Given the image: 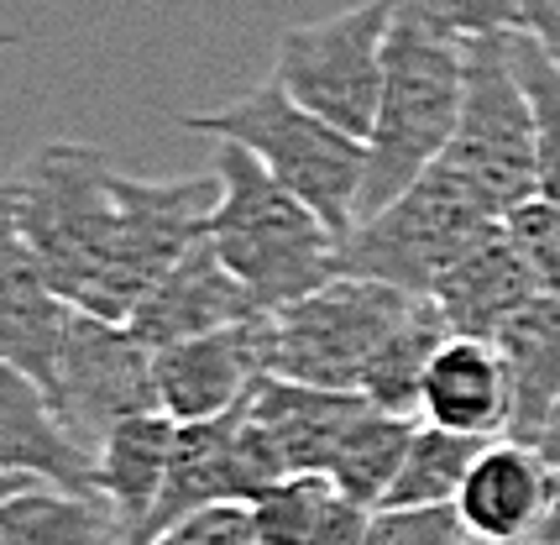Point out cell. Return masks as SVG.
Returning a JSON list of instances; mask_svg holds the SVG:
<instances>
[{
    "label": "cell",
    "mask_w": 560,
    "mask_h": 545,
    "mask_svg": "<svg viewBox=\"0 0 560 545\" xmlns=\"http://www.w3.org/2000/svg\"><path fill=\"white\" fill-rule=\"evenodd\" d=\"M126 174L79 142H43L5 184V221L26 236L58 294L100 315L126 247Z\"/></svg>",
    "instance_id": "cell-1"
},
{
    "label": "cell",
    "mask_w": 560,
    "mask_h": 545,
    "mask_svg": "<svg viewBox=\"0 0 560 545\" xmlns=\"http://www.w3.org/2000/svg\"><path fill=\"white\" fill-rule=\"evenodd\" d=\"M210 169L220 178L210 242L268 315L336 278L341 236L293 189H283L252 152L236 148V142H215Z\"/></svg>",
    "instance_id": "cell-2"
},
{
    "label": "cell",
    "mask_w": 560,
    "mask_h": 545,
    "mask_svg": "<svg viewBox=\"0 0 560 545\" xmlns=\"http://www.w3.org/2000/svg\"><path fill=\"white\" fill-rule=\"evenodd\" d=\"M184 126L210 137V142L246 148L341 242L357 231L366 189V142L346 137L341 126L319 121L315 111H304L272 74L262 84H252L246 95L215 105V111H189Z\"/></svg>",
    "instance_id": "cell-3"
},
{
    "label": "cell",
    "mask_w": 560,
    "mask_h": 545,
    "mask_svg": "<svg viewBox=\"0 0 560 545\" xmlns=\"http://www.w3.org/2000/svg\"><path fill=\"white\" fill-rule=\"evenodd\" d=\"M462 100L466 43L424 32L398 5V22H393L388 37L383 100H377V121H372V137H366L362 221L377 216L388 199H398L409 184H419L451 152V137L462 126Z\"/></svg>",
    "instance_id": "cell-4"
},
{
    "label": "cell",
    "mask_w": 560,
    "mask_h": 545,
    "mask_svg": "<svg viewBox=\"0 0 560 545\" xmlns=\"http://www.w3.org/2000/svg\"><path fill=\"white\" fill-rule=\"evenodd\" d=\"M488 225H498V216L445 163H435L419 184H409L404 195L388 199L377 216H366L346 236L336 272L393 283L404 294L430 299L440 272L451 268Z\"/></svg>",
    "instance_id": "cell-5"
},
{
    "label": "cell",
    "mask_w": 560,
    "mask_h": 545,
    "mask_svg": "<svg viewBox=\"0 0 560 545\" xmlns=\"http://www.w3.org/2000/svg\"><path fill=\"white\" fill-rule=\"evenodd\" d=\"M498 221H509L524 199L539 195L535 111L513 69L509 32L466 43V100L451 152L440 158Z\"/></svg>",
    "instance_id": "cell-6"
},
{
    "label": "cell",
    "mask_w": 560,
    "mask_h": 545,
    "mask_svg": "<svg viewBox=\"0 0 560 545\" xmlns=\"http://www.w3.org/2000/svg\"><path fill=\"white\" fill-rule=\"evenodd\" d=\"M424 294H404L393 283L346 278L336 272L325 289L293 299L268 315V362L278 378L319 383V389H351L362 394L372 357L383 351L398 325L409 321Z\"/></svg>",
    "instance_id": "cell-7"
},
{
    "label": "cell",
    "mask_w": 560,
    "mask_h": 545,
    "mask_svg": "<svg viewBox=\"0 0 560 545\" xmlns=\"http://www.w3.org/2000/svg\"><path fill=\"white\" fill-rule=\"evenodd\" d=\"M404 0H362L351 11L289 26L278 37L272 79L319 121L341 126L346 137L366 142L388 74V37Z\"/></svg>",
    "instance_id": "cell-8"
},
{
    "label": "cell",
    "mask_w": 560,
    "mask_h": 545,
    "mask_svg": "<svg viewBox=\"0 0 560 545\" xmlns=\"http://www.w3.org/2000/svg\"><path fill=\"white\" fill-rule=\"evenodd\" d=\"M43 394L90 451H100V441L121 420L163 409L152 347L126 321H105L90 310H73L63 351H58V372Z\"/></svg>",
    "instance_id": "cell-9"
},
{
    "label": "cell",
    "mask_w": 560,
    "mask_h": 545,
    "mask_svg": "<svg viewBox=\"0 0 560 545\" xmlns=\"http://www.w3.org/2000/svg\"><path fill=\"white\" fill-rule=\"evenodd\" d=\"M152 372H158V404L178 425L231 415L272 372L268 315L210 331V336H189V341H173V347H158L152 351Z\"/></svg>",
    "instance_id": "cell-10"
},
{
    "label": "cell",
    "mask_w": 560,
    "mask_h": 545,
    "mask_svg": "<svg viewBox=\"0 0 560 545\" xmlns=\"http://www.w3.org/2000/svg\"><path fill=\"white\" fill-rule=\"evenodd\" d=\"M257 315H268V310L257 304V294L236 272L225 268L215 242L205 236L199 247H189L152 283V294L137 304V315L126 325L158 351L173 347V341H189V336H210V331H225V325L257 321Z\"/></svg>",
    "instance_id": "cell-11"
},
{
    "label": "cell",
    "mask_w": 560,
    "mask_h": 545,
    "mask_svg": "<svg viewBox=\"0 0 560 545\" xmlns=\"http://www.w3.org/2000/svg\"><path fill=\"white\" fill-rule=\"evenodd\" d=\"M550 477L556 467L539 447L498 436L466 472L456 514L477 545H524L539 535V520L550 509Z\"/></svg>",
    "instance_id": "cell-12"
},
{
    "label": "cell",
    "mask_w": 560,
    "mask_h": 545,
    "mask_svg": "<svg viewBox=\"0 0 560 545\" xmlns=\"http://www.w3.org/2000/svg\"><path fill=\"white\" fill-rule=\"evenodd\" d=\"M435 310L456 336H477V341H498V331L539 299V283L518 242L509 236V221L488 225L471 247L440 272V283L430 289Z\"/></svg>",
    "instance_id": "cell-13"
},
{
    "label": "cell",
    "mask_w": 560,
    "mask_h": 545,
    "mask_svg": "<svg viewBox=\"0 0 560 545\" xmlns=\"http://www.w3.org/2000/svg\"><path fill=\"white\" fill-rule=\"evenodd\" d=\"M73 310L79 304H69L52 289L37 252L5 221V236H0V362L26 372L37 389H48Z\"/></svg>",
    "instance_id": "cell-14"
},
{
    "label": "cell",
    "mask_w": 560,
    "mask_h": 545,
    "mask_svg": "<svg viewBox=\"0 0 560 545\" xmlns=\"http://www.w3.org/2000/svg\"><path fill=\"white\" fill-rule=\"evenodd\" d=\"M0 472H26L52 488L100 498L95 451L73 436L52 398L26 372L0 362Z\"/></svg>",
    "instance_id": "cell-15"
},
{
    "label": "cell",
    "mask_w": 560,
    "mask_h": 545,
    "mask_svg": "<svg viewBox=\"0 0 560 545\" xmlns=\"http://www.w3.org/2000/svg\"><path fill=\"white\" fill-rule=\"evenodd\" d=\"M242 409L215 415V420L178 425L163 498H158V509H152L147 530L131 545L158 541L163 530L184 524L189 514H199V509H215V503H246V498H252L246 472H242V447H236V436H242Z\"/></svg>",
    "instance_id": "cell-16"
},
{
    "label": "cell",
    "mask_w": 560,
    "mask_h": 545,
    "mask_svg": "<svg viewBox=\"0 0 560 545\" xmlns=\"http://www.w3.org/2000/svg\"><path fill=\"white\" fill-rule=\"evenodd\" d=\"M419 420L462 430L477 441H498L513 425V378L498 341L477 336H451L440 347L435 368L424 378V404Z\"/></svg>",
    "instance_id": "cell-17"
},
{
    "label": "cell",
    "mask_w": 560,
    "mask_h": 545,
    "mask_svg": "<svg viewBox=\"0 0 560 545\" xmlns=\"http://www.w3.org/2000/svg\"><path fill=\"white\" fill-rule=\"evenodd\" d=\"M362 409H366V398L351 394V389L293 383V378H278V372H268L252 389V415L278 441L289 472H325L330 477V462H336L346 430L357 425Z\"/></svg>",
    "instance_id": "cell-18"
},
{
    "label": "cell",
    "mask_w": 560,
    "mask_h": 545,
    "mask_svg": "<svg viewBox=\"0 0 560 545\" xmlns=\"http://www.w3.org/2000/svg\"><path fill=\"white\" fill-rule=\"evenodd\" d=\"M173 441H178V420L152 409L137 420H121L95 451V472H100V498L110 503V514L121 524V545H131L147 530L163 483H168V462H173Z\"/></svg>",
    "instance_id": "cell-19"
},
{
    "label": "cell",
    "mask_w": 560,
    "mask_h": 545,
    "mask_svg": "<svg viewBox=\"0 0 560 545\" xmlns=\"http://www.w3.org/2000/svg\"><path fill=\"white\" fill-rule=\"evenodd\" d=\"M0 545H121L105 498L52 488L26 472H0Z\"/></svg>",
    "instance_id": "cell-20"
},
{
    "label": "cell",
    "mask_w": 560,
    "mask_h": 545,
    "mask_svg": "<svg viewBox=\"0 0 560 545\" xmlns=\"http://www.w3.org/2000/svg\"><path fill=\"white\" fill-rule=\"evenodd\" d=\"M498 351L509 362L513 378V441L539 447L545 425L556 415L560 398V299L539 294L535 304H524L503 331H498Z\"/></svg>",
    "instance_id": "cell-21"
},
{
    "label": "cell",
    "mask_w": 560,
    "mask_h": 545,
    "mask_svg": "<svg viewBox=\"0 0 560 545\" xmlns=\"http://www.w3.org/2000/svg\"><path fill=\"white\" fill-rule=\"evenodd\" d=\"M456 331L445 325V315L435 310V299H419L409 310V321L393 331L383 351L372 357V368L362 378V398L388 409V415H409L419 420V404H424V378L435 368L440 347L451 341Z\"/></svg>",
    "instance_id": "cell-22"
},
{
    "label": "cell",
    "mask_w": 560,
    "mask_h": 545,
    "mask_svg": "<svg viewBox=\"0 0 560 545\" xmlns=\"http://www.w3.org/2000/svg\"><path fill=\"white\" fill-rule=\"evenodd\" d=\"M415 430H419V420H409V415H388V409L366 404L362 415H357V425L346 430L336 462H330V483H336L351 503L383 509L393 494V483H398V472H404V456H409Z\"/></svg>",
    "instance_id": "cell-23"
},
{
    "label": "cell",
    "mask_w": 560,
    "mask_h": 545,
    "mask_svg": "<svg viewBox=\"0 0 560 545\" xmlns=\"http://www.w3.org/2000/svg\"><path fill=\"white\" fill-rule=\"evenodd\" d=\"M482 447H488V441H477V436H462V430L419 420L388 503H456L466 472L482 456Z\"/></svg>",
    "instance_id": "cell-24"
},
{
    "label": "cell",
    "mask_w": 560,
    "mask_h": 545,
    "mask_svg": "<svg viewBox=\"0 0 560 545\" xmlns=\"http://www.w3.org/2000/svg\"><path fill=\"white\" fill-rule=\"evenodd\" d=\"M341 488L325 472H289L272 488L252 498V530L262 545H310L319 535V524L330 520Z\"/></svg>",
    "instance_id": "cell-25"
},
{
    "label": "cell",
    "mask_w": 560,
    "mask_h": 545,
    "mask_svg": "<svg viewBox=\"0 0 560 545\" xmlns=\"http://www.w3.org/2000/svg\"><path fill=\"white\" fill-rule=\"evenodd\" d=\"M509 48H513L518 84H524V95H529V111H535L539 195L560 199V63L539 48L524 26H518V32H509Z\"/></svg>",
    "instance_id": "cell-26"
},
{
    "label": "cell",
    "mask_w": 560,
    "mask_h": 545,
    "mask_svg": "<svg viewBox=\"0 0 560 545\" xmlns=\"http://www.w3.org/2000/svg\"><path fill=\"white\" fill-rule=\"evenodd\" d=\"M529 0H404V16H415L424 32L471 43V37H503L524 26Z\"/></svg>",
    "instance_id": "cell-27"
},
{
    "label": "cell",
    "mask_w": 560,
    "mask_h": 545,
    "mask_svg": "<svg viewBox=\"0 0 560 545\" xmlns=\"http://www.w3.org/2000/svg\"><path fill=\"white\" fill-rule=\"evenodd\" d=\"M362 545H477L456 503H383L366 514Z\"/></svg>",
    "instance_id": "cell-28"
},
{
    "label": "cell",
    "mask_w": 560,
    "mask_h": 545,
    "mask_svg": "<svg viewBox=\"0 0 560 545\" xmlns=\"http://www.w3.org/2000/svg\"><path fill=\"white\" fill-rule=\"evenodd\" d=\"M509 236L518 242V252H524L539 294L560 299V199H545V195L524 199L509 216Z\"/></svg>",
    "instance_id": "cell-29"
},
{
    "label": "cell",
    "mask_w": 560,
    "mask_h": 545,
    "mask_svg": "<svg viewBox=\"0 0 560 545\" xmlns=\"http://www.w3.org/2000/svg\"><path fill=\"white\" fill-rule=\"evenodd\" d=\"M147 545H262L252 530V509L246 503H215V509H199L184 524L163 530L158 541Z\"/></svg>",
    "instance_id": "cell-30"
},
{
    "label": "cell",
    "mask_w": 560,
    "mask_h": 545,
    "mask_svg": "<svg viewBox=\"0 0 560 545\" xmlns=\"http://www.w3.org/2000/svg\"><path fill=\"white\" fill-rule=\"evenodd\" d=\"M366 514L372 509H362V503H351V498H336V509H330V520L319 524V535L310 545H362L366 541Z\"/></svg>",
    "instance_id": "cell-31"
},
{
    "label": "cell",
    "mask_w": 560,
    "mask_h": 545,
    "mask_svg": "<svg viewBox=\"0 0 560 545\" xmlns=\"http://www.w3.org/2000/svg\"><path fill=\"white\" fill-rule=\"evenodd\" d=\"M524 32H529L539 48L560 63V0H529V11H524Z\"/></svg>",
    "instance_id": "cell-32"
},
{
    "label": "cell",
    "mask_w": 560,
    "mask_h": 545,
    "mask_svg": "<svg viewBox=\"0 0 560 545\" xmlns=\"http://www.w3.org/2000/svg\"><path fill=\"white\" fill-rule=\"evenodd\" d=\"M539 545H560V467L550 477V509H545V520H539Z\"/></svg>",
    "instance_id": "cell-33"
},
{
    "label": "cell",
    "mask_w": 560,
    "mask_h": 545,
    "mask_svg": "<svg viewBox=\"0 0 560 545\" xmlns=\"http://www.w3.org/2000/svg\"><path fill=\"white\" fill-rule=\"evenodd\" d=\"M539 451L550 456V467H560V398H556V415L545 425V436H539Z\"/></svg>",
    "instance_id": "cell-34"
},
{
    "label": "cell",
    "mask_w": 560,
    "mask_h": 545,
    "mask_svg": "<svg viewBox=\"0 0 560 545\" xmlns=\"http://www.w3.org/2000/svg\"><path fill=\"white\" fill-rule=\"evenodd\" d=\"M524 545H539V541H524Z\"/></svg>",
    "instance_id": "cell-35"
}]
</instances>
